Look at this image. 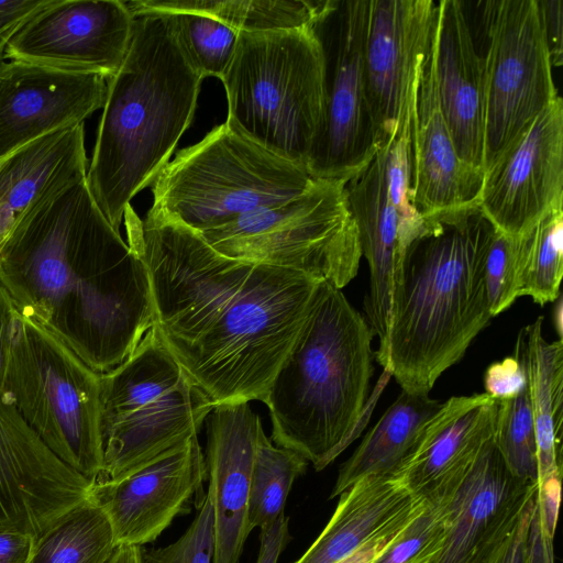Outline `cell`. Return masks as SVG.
<instances>
[{
    "label": "cell",
    "instance_id": "cell-5",
    "mask_svg": "<svg viewBox=\"0 0 563 563\" xmlns=\"http://www.w3.org/2000/svg\"><path fill=\"white\" fill-rule=\"evenodd\" d=\"M373 338L342 290L321 280L264 402L273 441L316 471L356 438L373 374Z\"/></svg>",
    "mask_w": 563,
    "mask_h": 563
},
{
    "label": "cell",
    "instance_id": "cell-22",
    "mask_svg": "<svg viewBox=\"0 0 563 563\" xmlns=\"http://www.w3.org/2000/svg\"><path fill=\"white\" fill-rule=\"evenodd\" d=\"M497 407L498 399L486 393L449 398L394 475L427 503H444L493 438Z\"/></svg>",
    "mask_w": 563,
    "mask_h": 563
},
{
    "label": "cell",
    "instance_id": "cell-29",
    "mask_svg": "<svg viewBox=\"0 0 563 563\" xmlns=\"http://www.w3.org/2000/svg\"><path fill=\"white\" fill-rule=\"evenodd\" d=\"M133 18L140 13L191 12L211 16L238 32L255 33L303 27L324 0H129Z\"/></svg>",
    "mask_w": 563,
    "mask_h": 563
},
{
    "label": "cell",
    "instance_id": "cell-30",
    "mask_svg": "<svg viewBox=\"0 0 563 563\" xmlns=\"http://www.w3.org/2000/svg\"><path fill=\"white\" fill-rule=\"evenodd\" d=\"M117 548L107 515L88 497L35 537L29 563H109Z\"/></svg>",
    "mask_w": 563,
    "mask_h": 563
},
{
    "label": "cell",
    "instance_id": "cell-10",
    "mask_svg": "<svg viewBox=\"0 0 563 563\" xmlns=\"http://www.w3.org/2000/svg\"><path fill=\"white\" fill-rule=\"evenodd\" d=\"M345 186L314 178L291 199L199 234L225 256L298 271L342 289L362 257Z\"/></svg>",
    "mask_w": 563,
    "mask_h": 563
},
{
    "label": "cell",
    "instance_id": "cell-46",
    "mask_svg": "<svg viewBox=\"0 0 563 563\" xmlns=\"http://www.w3.org/2000/svg\"><path fill=\"white\" fill-rule=\"evenodd\" d=\"M556 307L554 308V325L556 327V331L559 333L560 339L562 340V296H560L554 301Z\"/></svg>",
    "mask_w": 563,
    "mask_h": 563
},
{
    "label": "cell",
    "instance_id": "cell-14",
    "mask_svg": "<svg viewBox=\"0 0 563 563\" xmlns=\"http://www.w3.org/2000/svg\"><path fill=\"white\" fill-rule=\"evenodd\" d=\"M437 5L433 0H369L364 66L380 146L411 118L434 34Z\"/></svg>",
    "mask_w": 563,
    "mask_h": 563
},
{
    "label": "cell",
    "instance_id": "cell-9",
    "mask_svg": "<svg viewBox=\"0 0 563 563\" xmlns=\"http://www.w3.org/2000/svg\"><path fill=\"white\" fill-rule=\"evenodd\" d=\"M2 391L59 460L91 483L98 478L100 374L16 309Z\"/></svg>",
    "mask_w": 563,
    "mask_h": 563
},
{
    "label": "cell",
    "instance_id": "cell-19",
    "mask_svg": "<svg viewBox=\"0 0 563 563\" xmlns=\"http://www.w3.org/2000/svg\"><path fill=\"white\" fill-rule=\"evenodd\" d=\"M107 78L37 64L0 63V159L102 109Z\"/></svg>",
    "mask_w": 563,
    "mask_h": 563
},
{
    "label": "cell",
    "instance_id": "cell-21",
    "mask_svg": "<svg viewBox=\"0 0 563 563\" xmlns=\"http://www.w3.org/2000/svg\"><path fill=\"white\" fill-rule=\"evenodd\" d=\"M410 161L413 205L426 221L478 209L484 176L455 150L438 98L432 43L411 108Z\"/></svg>",
    "mask_w": 563,
    "mask_h": 563
},
{
    "label": "cell",
    "instance_id": "cell-23",
    "mask_svg": "<svg viewBox=\"0 0 563 563\" xmlns=\"http://www.w3.org/2000/svg\"><path fill=\"white\" fill-rule=\"evenodd\" d=\"M207 419V493L214 514V563H239L251 532L249 494L264 430L250 402L216 405Z\"/></svg>",
    "mask_w": 563,
    "mask_h": 563
},
{
    "label": "cell",
    "instance_id": "cell-4",
    "mask_svg": "<svg viewBox=\"0 0 563 563\" xmlns=\"http://www.w3.org/2000/svg\"><path fill=\"white\" fill-rule=\"evenodd\" d=\"M202 79L180 49L168 13L134 16L126 55L107 79L86 176L115 230L133 197L169 162L192 121Z\"/></svg>",
    "mask_w": 563,
    "mask_h": 563
},
{
    "label": "cell",
    "instance_id": "cell-43",
    "mask_svg": "<svg viewBox=\"0 0 563 563\" xmlns=\"http://www.w3.org/2000/svg\"><path fill=\"white\" fill-rule=\"evenodd\" d=\"M260 530V551L256 563H277L290 539L288 518L283 512Z\"/></svg>",
    "mask_w": 563,
    "mask_h": 563
},
{
    "label": "cell",
    "instance_id": "cell-20",
    "mask_svg": "<svg viewBox=\"0 0 563 563\" xmlns=\"http://www.w3.org/2000/svg\"><path fill=\"white\" fill-rule=\"evenodd\" d=\"M537 485L516 476L494 435L444 501V540L437 563H484L510 534Z\"/></svg>",
    "mask_w": 563,
    "mask_h": 563
},
{
    "label": "cell",
    "instance_id": "cell-45",
    "mask_svg": "<svg viewBox=\"0 0 563 563\" xmlns=\"http://www.w3.org/2000/svg\"><path fill=\"white\" fill-rule=\"evenodd\" d=\"M14 312L15 307L10 296L0 285V391L3 388L9 360Z\"/></svg>",
    "mask_w": 563,
    "mask_h": 563
},
{
    "label": "cell",
    "instance_id": "cell-47",
    "mask_svg": "<svg viewBox=\"0 0 563 563\" xmlns=\"http://www.w3.org/2000/svg\"><path fill=\"white\" fill-rule=\"evenodd\" d=\"M2 245V244H1ZM1 245H0V250H1Z\"/></svg>",
    "mask_w": 563,
    "mask_h": 563
},
{
    "label": "cell",
    "instance_id": "cell-40",
    "mask_svg": "<svg viewBox=\"0 0 563 563\" xmlns=\"http://www.w3.org/2000/svg\"><path fill=\"white\" fill-rule=\"evenodd\" d=\"M533 496L521 512L514 530L490 553L484 563H532L528 536L533 507Z\"/></svg>",
    "mask_w": 563,
    "mask_h": 563
},
{
    "label": "cell",
    "instance_id": "cell-36",
    "mask_svg": "<svg viewBox=\"0 0 563 563\" xmlns=\"http://www.w3.org/2000/svg\"><path fill=\"white\" fill-rule=\"evenodd\" d=\"M186 532L174 543L144 550L143 563H214L216 534L213 506L208 493Z\"/></svg>",
    "mask_w": 563,
    "mask_h": 563
},
{
    "label": "cell",
    "instance_id": "cell-24",
    "mask_svg": "<svg viewBox=\"0 0 563 563\" xmlns=\"http://www.w3.org/2000/svg\"><path fill=\"white\" fill-rule=\"evenodd\" d=\"M432 49L440 108L457 155L484 176V68L464 1L438 2Z\"/></svg>",
    "mask_w": 563,
    "mask_h": 563
},
{
    "label": "cell",
    "instance_id": "cell-27",
    "mask_svg": "<svg viewBox=\"0 0 563 563\" xmlns=\"http://www.w3.org/2000/svg\"><path fill=\"white\" fill-rule=\"evenodd\" d=\"M542 317L519 331L515 357L523 365L532 410L539 478L563 472V342H548Z\"/></svg>",
    "mask_w": 563,
    "mask_h": 563
},
{
    "label": "cell",
    "instance_id": "cell-17",
    "mask_svg": "<svg viewBox=\"0 0 563 563\" xmlns=\"http://www.w3.org/2000/svg\"><path fill=\"white\" fill-rule=\"evenodd\" d=\"M351 217L355 223L362 256L369 269L365 297L366 321L386 342L394 285L408 246L424 230L426 220L413 205L410 190L390 187L383 146L372 162L345 186Z\"/></svg>",
    "mask_w": 563,
    "mask_h": 563
},
{
    "label": "cell",
    "instance_id": "cell-7",
    "mask_svg": "<svg viewBox=\"0 0 563 563\" xmlns=\"http://www.w3.org/2000/svg\"><path fill=\"white\" fill-rule=\"evenodd\" d=\"M313 177L227 122L180 151L152 183L151 213L205 232L291 199Z\"/></svg>",
    "mask_w": 563,
    "mask_h": 563
},
{
    "label": "cell",
    "instance_id": "cell-18",
    "mask_svg": "<svg viewBox=\"0 0 563 563\" xmlns=\"http://www.w3.org/2000/svg\"><path fill=\"white\" fill-rule=\"evenodd\" d=\"M207 465L198 435L112 482H93L89 498L107 515L117 547L156 540L179 515L206 497Z\"/></svg>",
    "mask_w": 563,
    "mask_h": 563
},
{
    "label": "cell",
    "instance_id": "cell-35",
    "mask_svg": "<svg viewBox=\"0 0 563 563\" xmlns=\"http://www.w3.org/2000/svg\"><path fill=\"white\" fill-rule=\"evenodd\" d=\"M530 234L516 239L494 228L485 261V284L493 317L509 308L520 297Z\"/></svg>",
    "mask_w": 563,
    "mask_h": 563
},
{
    "label": "cell",
    "instance_id": "cell-39",
    "mask_svg": "<svg viewBox=\"0 0 563 563\" xmlns=\"http://www.w3.org/2000/svg\"><path fill=\"white\" fill-rule=\"evenodd\" d=\"M55 0H0V63L16 33Z\"/></svg>",
    "mask_w": 563,
    "mask_h": 563
},
{
    "label": "cell",
    "instance_id": "cell-32",
    "mask_svg": "<svg viewBox=\"0 0 563 563\" xmlns=\"http://www.w3.org/2000/svg\"><path fill=\"white\" fill-rule=\"evenodd\" d=\"M168 15L178 45L192 68L202 78L222 79L234 57L240 32L203 14L174 12Z\"/></svg>",
    "mask_w": 563,
    "mask_h": 563
},
{
    "label": "cell",
    "instance_id": "cell-31",
    "mask_svg": "<svg viewBox=\"0 0 563 563\" xmlns=\"http://www.w3.org/2000/svg\"><path fill=\"white\" fill-rule=\"evenodd\" d=\"M308 461L297 452L275 446L263 431L260 435L247 504L250 530L273 522L285 512L294 482L305 473Z\"/></svg>",
    "mask_w": 563,
    "mask_h": 563
},
{
    "label": "cell",
    "instance_id": "cell-38",
    "mask_svg": "<svg viewBox=\"0 0 563 563\" xmlns=\"http://www.w3.org/2000/svg\"><path fill=\"white\" fill-rule=\"evenodd\" d=\"M484 386L498 400L516 397L527 387L525 367L515 356L495 362L485 372Z\"/></svg>",
    "mask_w": 563,
    "mask_h": 563
},
{
    "label": "cell",
    "instance_id": "cell-34",
    "mask_svg": "<svg viewBox=\"0 0 563 563\" xmlns=\"http://www.w3.org/2000/svg\"><path fill=\"white\" fill-rule=\"evenodd\" d=\"M494 441L509 470L537 485L538 445L528 383L516 397L498 400Z\"/></svg>",
    "mask_w": 563,
    "mask_h": 563
},
{
    "label": "cell",
    "instance_id": "cell-13",
    "mask_svg": "<svg viewBox=\"0 0 563 563\" xmlns=\"http://www.w3.org/2000/svg\"><path fill=\"white\" fill-rule=\"evenodd\" d=\"M563 207V101L545 108L485 170L478 210L510 238Z\"/></svg>",
    "mask_w": 563,
    "mask_h": 563
},
{
    "label": "cell",
    "instance_id": "cell-28",
    "mask_svg": "<svg viewBox=\"0 0 563 563\" xmlns=\"http://www.w3.org/2000/svg\"><path fill=\"white\" fill-rule=\"evenodd\" d=\"M442 402L401 390L353 454L341 465L330 498L368 476L394 474L417 445Z\"/></svg>",
    "mask_w": 563,
    "mask_h": 563
},
{
    "label": "cell",
    "instance_id": "cell-11",
    "mask_svg": "<svg viewBox=\"0 0 563 563\" xmlns=\"http://www.w3.org/2000/svg\"><path fill=\"white\" fill-rule=\"evenodd\" d=\"M485 82L484 173L560 96L538 0L478 1Z\"/></svg>",
    "mask_w": 563,
    "mask_h": 563
},
{
    "label": "cell",
    "instance_id": "cell-12",
    "mask_svg": "<svg viewBox=\"0 0 563 563\" xmlns=\"http://www.w3.org/2000/svg\"><path fill=\"white\" fill-rule=\"evenodd\" d=\"M369 0H324L308 26L324 55V114L306 168L313 178L349 181L380 145L364 66Z\"/></svg>",
    "mask_w": 563,
    "mask_h": 563
},
{
    "label": "cell",
    "instance_id": "cell-37",
    "mask_svg": "<svg viewBox=\"0 0 563 563\" xmlns=\"http://www.w3.org/2000/svg\"><path fill=\"white\" fill-rule=\"evenodd\" d=\"M563 472H554L537 483L529 525V550L532 563H554L553 540L561 501Z\"/></svg>",
    "mask_w": 563,
    "mask_h": 563
},
{
    "label": "cell",
    "instance_id": "cell-41",
    "mask_svg": "<svg viewBox=\"0 0 563 563\" xmlns=\"http://www.w3.org/2000/svg\"><path fill=\"white\" fill-rule=\"evenodd\" d=\"M427 501L422 503L411 512L395 522L388 529L374 539L368 541L349 558L340 561L339 563H372L387 547H389L406 529L407 527L422 512L427 506Z\"/></svg>",
    "mask_w": 563,
    "mask_h": 563
},
{
    "label": "cell",
    "instance_id": "cell-42",
    "mask_svg": "<svg viewBox=\"0 0 563 563\" xmlns=\"http://www.w3.org/2000/svg\"><path fill=\"white\" fill-rule=\"evenodd\" d=\"M552 67L563 63V1L538 0Z\"/></svg>",
    "mask_w": 563,
    "mask_h": 563
},
{
    "label": "cell",
    "instance_id": "cell-8",
    "mask_svg": "<svg viewBox=\"0 0 563 563\" xmlns=\"http://www.w3.org/2000/svg\"><path fill=\"white\" fill-rule=\"evenodd\" d=\"M213 407L152 327L119 366L100 374L103 463L95 482L124 477L198 435Z\"/></svg>",
    "mask_w": 563,
    "mask_h": 563
},
{
    "label": "cell",
    "instance_id": "cell-1",
    "mask_svg": "<svg viewBox=\"0 0 563 563\" xmlns=\"http://www.w3.org/2000/svg\"><path fill=\"white\" fill-rule=\"evenodd\" d=\"M123 222L148 273L153 328L174 360L213 406L265 402L323 279L225 256L131 206Z\"/></svg>",
    "mask_w": 563,
    "mask_h": 563
},
{
    "label": "cell",
    "instance_id": "cell-25",
    "mask_svg": "<svg viewBox=\"0 0 563 563\" xmlns=\"http://www.w3.org/2000/svg\"><path fill=\"white\" fill-rule=\"evenodd\" d=\"M85 123L42 136L0 159V245L31 209L87 176Z\"/></svg>",
    "mask_w": 563,
    "mask_h": 563
},
{
    "label": "cell",
    "instance_id": "cell-2",
    "mask_svg": "<svg viewBox=\"0 0 563 563\" xmlns=\"http://www.w3.org/2000/svg\"><path fill=\"white\" fill-rule=\"evenodd\" d=\"M0 285L90 368L119 366L153 327L148 273L86 177L25 213L0 250Z\"/></svg>",
    "mask_w": 563,
    "mask_h": 563
},
{
    "label": "cell",
    "instance_id": "cell-6",
    "mask_svg": "<svg viewBox=\"0 0 563 563\" xmlns=\"http://www.w3.org/2000/svg\"><path fill=\"white\" fill-rule=\"evenodd\" d=\"M324 55L308 25L240 32L222 77L227 123L266 148L306 167L325 102Z\"/></svg>",
    "mask_w": 563,
    "mask_h": 563
},
{
    "label": "cell",
    "instance_id": "cell-44",
    "mask_svg": "<svg viewBox=\"0 0 563 563\" xmlns=\"http://www.w3.org/2000/svg\"><path fill=\"white\" fill-rule=\"evenodd\" d=\"M34 539L15 529H0V563H29Z\"/></svg>",
    "mask_w": 563,
    "mask_h": 563
},
{
    "label": "cell",
    "instance_id": "cell-3",
    "mask_svg": "<svg viewBox=\"0 0 563 563\" xmlns=\"http://www.w3.org/2000/svg\"><path fill=\"white\" fill-rule=\"evenodd\" d=\"M494 227L478 209L426 221L408 246L387 339L374 357L401 389L429 395L493 318L485 261Z\"/></svg>",
    "mask_w": 563,
    "mask_h": 563
},
{
    "label": "cell",
    "instance_id": "cell-26",
    "mask_svg": "<svg viewBox=\"0 0 563 563\" xmlns=\"http://www.w3.org/2000/svg\"><path fill=\"white\" fill-rule=\"evenodd\" d=\"M339 497L328 525L295 563H339L426 501L394 474L364 477Z\"/></svg>",
    "mask_w": 563,
    "mask_h": 563
},
{
    "label": "cell",
    "instance_id": "cell-33",
    "mask_svg": "<svg viewBox=\"0 0 563 563\" xmlns=\"http://www.w3.org/2000/svg\"><path fill=\"white\" fill-rule=\"evenodd\" d=\"M563 275V207L550 211L529 236L521 296L543 306L560 296Z\"/></svg>",
    "mask_w": 563,
    "mask_h": 563
},
{
    "label": "cell",
    "instance_id": "cell-15",
    "mask_svg": "<svg viewBox=\"0 0 563 563\" xmlns=\"http://www.w3.org/2000/svg\"><path fill=\"white\" fill-rule=\"evenodd\" d=\"M133 22L122 0H55L11 40L5 59L108 79L126 55Z\"/></svg>",
    "mask_w": 563,
    "mask_h": 563
},
{
    "label": "cell",
    "instance_id": "cell-16",
    "mask_svg": "<svg viewBox=\"0 0 563 563\" xmlns=\"http://www.w3.org/2000/svg\"><path fill=\"white\" fill-rule=\"evenodd\" d=\"M91 484L45 445L0 391V529L36 537L86 500Z\"/></svg>",
    "mask_w": 563,
    "mask_h": 563
}]
</instances>
